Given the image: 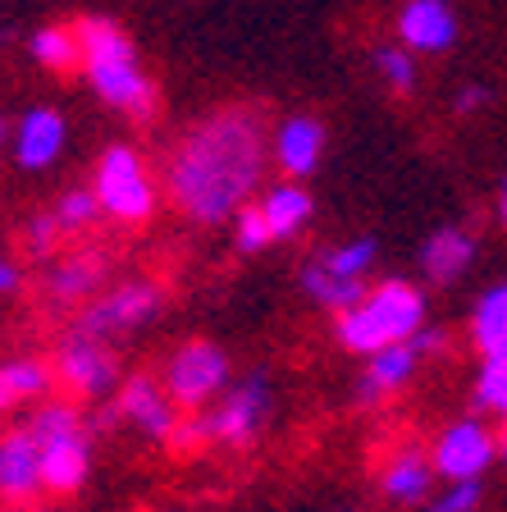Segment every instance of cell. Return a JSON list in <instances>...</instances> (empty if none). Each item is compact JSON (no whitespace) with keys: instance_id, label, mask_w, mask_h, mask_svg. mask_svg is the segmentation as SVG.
I'll list each match as a JSON object with an SVG mask.
<instances>
[{"instance_id":"obj_1","label":"cell","mask_w":507,"mask_h":512,"mask_svg":"<svg viewBox=\"0 0 507 512\" xmlns=\"http://www.w3.org/2000/svg\"><path fill=\"white\" fill-rule=\"evenodd\" d=\"M270 133L256 106H224L174 142L165 165L169 202L197 224H224L247 206L265 174Z\"/></svg>"},{"instance_id":"obj_2","label":"cell","mask_w":507,"mask_h":512,"mask_svg":"<svg viewBox=\"0 0 507 512\" xmlns=\"http://www.w3.org/2000/svg\"><path fill=\"white\" fill-rule=\"evenodd\" d=\"M78 46H83V69L92 92L110 110L128 119H147L156 110V87L138 60V46L119 23L110 19H78Z\"/></svg>"},{"instance_id":"obj_3","label":"cell","mask_w":507,"mask_h":512,"mask_svg":"<svg viewBox=\"0 0 507 512\" xmlns=\"http://www.w3.org/2000/svg\"><path fill=\"white\" fill-rule=\"evenodd\" d=\"M425 325V293L402 279H384L357 302V307L338 311V339L348 352H375L384 343L412 339Z\"/></svg>"},{"instance_id":"obj_4","label":"cell","mask_w":507,"mask_h":512,"mask_svg":"<svg viewBox=\"0 0 507 512\" xmlns=\"http://www.w3.org/2000/svg\"><path fill=\"white\" fill-rule=\"evenodd\" d=\"M42 448V480L51 494H74L87 480V467H92V435H87L78 407L60 403H42L37 412L23 421Z\"/></svg>"},{"instance_id":"obj_5","label":"cell","mask_w":507,"mask_h":512,"mask_svg":"<svg viewBox=\"0 0 507 512\" xmlns=\"http://www.w3.org/2000/svg\"><path fill=\"white\" fill-rule=\"evenodd\" d=\"M92 188L106 206V215H115L124 224H142L156 215V183H151L147 165L133 147H106Z\"/></svg>"},{"instance_id":"obj_6","label":"cell","mask_w":507,"mask_h":512,"mask_svg":"<svg viewBox=\"0 0 507 512\" xmlns=\"http://www.w3.org/2000/svg\"><path fill=\"white\" fill-rule=\"evenodd\" d=\"M224 384H229V357H224L211 339L183 343V348L169 357V366H165V389H169V398H174L183 412L206 407Z\"/></svg>"},{"instance_id":"obj_7","label":"cell","mask_w":507,"mask_h":512,"mask_svg":"<svg viewBox=\"0 0 507 512\" xmlns=\"http://www.w3.org/2000/svg\"><path fill=\"white\" fill-rule=\"evenodd\" d=\"M55 380H64L69 394L78 398H106L119 384V362L106 339H96V334L74 325L60 343V357H55Z\"/></svg>"},{"instance_id":"obj_8","label":"cell","mask_w":507,"mask_h":512,"mask_svg":"<svg viewBox=\"0 0 507 512\" xmlns=\"http://www.w3.org/2000/svg\"><path fill=\"white\" fill-rule=\"evenodd\" d=\"M156 311H160V288L147 284V279H133V284L110 288L106 298H96L92 307L78 316V330L110 343V339H119V334L142 330Z\"/></svg>"},{"instance_id":"obj_9","label":"cell","mask_w":507,"mask_h":512,"mask_svg":"<svg viewBox=\"0 0 507 512\" xmlns=\"http://www.w3.org/2000/svg\"><path fill=\"white\" fill-rule=\"evenodd\" d=\"M439 339L444 334L439 330H416L412 339H398V343H384V348H375L366 357V375H361V384H357V403H380V398H389V394H398L402 384L412 380V371H416V362H421L425 352H434L439 348Z\"/></svg>"},{"instance_id":"obj_10","label":"cell","mask_w":507,"mask_h":512,"mask_svg":"<svg viewBox=\"0 0 507 512\" xmlns=\"http://www.w3.org/2000/svg\"><path fill=\"white\" fill-rule=\"evenodd\" d=\"M206 416V430H211V444H252L256 430L265 426V416H270V384L265 375H247L238 389L215 403V412H201Z\"/></svg>"},{"instance_id":"obj_11","label":"cell","mask_w":507,"mask_h":512,"mask_svg":"<svg viewBox=\"0 0 507 512\" xmlns=\"http://www.w3.org/2000/svg\"><path fill=\"white\" fill-rule=\"evenodd\" d=\"M430 458L444 480H480L489 471V462L498 458V439L485 421L466 416V421H453L444 435L434 439Z\"/></svg>"},{"instance_id":"obj_12","label":"cell","mask_w":507,"mask_h":512,"mask_svg":"<svg viewBox=\"0 0 507 512\" xmlns=\"http://www.w3.org/2000/svg\"><path fill=\"white\" fill-rule=\"evenodd\" d=\"M64 142H69V124H64L60 110L28 106L19 119H14L10 151H14V160H19V170H28V174L51 170L55 160L64 156Z\"/></svg>"},{"instance_id":"obj_13","label":"cell","mask_w":507,"mask_h":512,"mask_svg":"<svg viewBox=\"0 0 507 512\" xmlns=\"http://www.w3.org/2000/svg\"><path fill=\"white\" fill-rule=\"evenodd\" d=\"M115 416L133 421V426H138L147 439H160V444H169V435H174V426H179L183 412H179V403L169 398L165 384L147 380V375H133V380L119 384Z\"/></svg>"},{"instance_id":"obj_14","label":"cell","mask_w":507,"mask_h":512,"mask_svg":"<svg viewBox=\"0 0 507 512\" xmlns=\"http://www.w3.org/2000/svg\"><path fill=\"white\" fill-rule=\"evenodd\" d=\"M46 490L42 480V448L28 426L0 435V499L5 503H32Z\"/></svg>"},{"instance_id":"obj_15","label":"cell","mask_w":507,"mask_h":512,"mask_svg":"<svg viewBox=\"0 0 507 512\" xmlns=\"http://www.w3.org/2000/svg\"><path fill=\"white\" fill-rule=\"evenodd\" d=\"M398 42L416 55H444L457 42V10L448 0H407L398 10Z\"/></svg>"},{"instance_id":"obj_16","label":"cell","mask_w":507,"mask_h":512,"mask_svg":"<svg viewBox=\"0 0 507 512\" xmlns=\"http://www.w3.org/2000/svg\"><path fill=\"white\" fill-rule=\"evenodd\" d=\"M270 156L288 179H307L325 156V124L316 115H288L284 124L270 133Z\"/></svg>"},{"instance_id":"obj_17","label":"cell","mask_w":507,"mask_h":512,"mask_svg":"<svg viewBox=\"0 0 507 512\" xmlns=\"http://www.w3.org/2000/svg\"><path fill=\"white\" fill-rule=\"evenodd\" d=\"M110 261L101 252H74L64 256L60 266L46 270V302L51 307H74V302H87L101 293L106 284Z\"/></svg>"},{"instance_id":"obj_18","label":"cell","mask_w":507,"mask_h":512,"mask_svg":"<svg viewBox=\"0 0 507 512\" xmlns=\"http://www.w3.org/2000/svg\"><path fill=\"white\" fill-rule=\"evenodd\" d=\"M384 499L398 503V508H412V503H425L434 485V458L421 453V448H398L384 467Z\"/></svg>"},{"instance_id":"obj_19","label":"cell","mask_w":507,"mask_h":512,"mask_svg":"<svg viewBox=\"0 0 507 512\" xmlns=\"http://www.w3.org/2000/svg\"><path fill=\"white\" fill-rule=\"evenodd\" d=\"M476 261V234H466L462 224H444L434 229L430 243L421 247V266L434 284H453L466 266Z\"/></svg>"},{"instance_id":"obj_20","label":"cell","mask_w":507,"mask_h":512,"mask_svg":"<svg viewBox=\"0 0 507 512\" xmlns=\"http://www.w3.org/2000/svg\"><path fill=\"white\" fill-rule=\"evenodd\" d=\"M311 211H316V202H311V192L302 188L297 179L270 188V192H265V202H261V215H265V224H270V234H275V238L302 234V229H307V220H311Z\"/></svg>"},{"instance_id":"obj_21","label":"cell","mask_w":507,"mask_h":512,"mask_svg":"<svg viewBox=\"0 0 507 512\" xmlns=\"http://www.w3.org/2000/svg\"><path fill=\"white\" fill-rule=\"evenodd\" d=\"M302 288L311 293V302H320L325 311H348L366 298V275H338V270L320 266V261H307L302 266Z\"/></svg>"},{"instance_id":"obj_22","label":"cell","mask_w":507,"mask_h":512,"mask_svg":"<svg viewBox=\"0 0 507 512\" xmlns=\"http://www.w3.org/2000/svg\"><path fill=\"white\" fill-rule=\"evenodd\" d=\"M28 55L32 64H42L46 74H69L74 64H83V46H78V28H60L46 23L28 37Z\"/></svg>"},{"instance_id":"obj_23","label":"cell","mask_w":507,"mask_h":512,"mask_svg":"<svg viewBox=\"0 0 507 512\" xmlns=\"http://www.w3.org/2000/svg\"><path fill=\"white\" fill-rule=\"evenodd\" d=\"M471 339L485 357L507 352V284H494L471 311Z\"/></svg>"},{"instance_id":"obj_24","label":"cell","mask_w":507,"mask_h":512,"mask_svg":"<svg viewBox=\"0 0 507 512\" xmlns=\"http://www.w3.org/2000/svg\"><path fill=\"white\" fill-rule=\"evenodd\" d=\"M101 215H106V206H101L96 188H69L60 202H55V220H60L64 238H69V234H83V229H92Z\"/></svg>"},{"instance_id":"obj_25","label":"cell","mask_w":507,"mask_h":512,"mask_svg":"<svg viewBox=\"0 0 507 512\" xmlns=\"http://www.w3.org/2000/svg\"><path fill=\"white\" fill-rule=\"evenodd\" d=\"M476 407H485V412L507 421V352L485 357V366L476 375Z\"/></svg>"},{"instance_id":"obj_26","label":"cell","mask_w":507,"mask_h":512,"mask_svg":"<svg viewBox=\"0 0 507 512\" xmlns=\"http://www.w3.org/2000/svg\"><path fill=\"white\" fill-rule=\"evenodd\" d=\"M375 238H357V243H343V247H329V252H320L316 261L329 270H338V275H366L370 266H375Z\"/></svg>"},{"instance_id":"obj_27","label":"cell","mask_w":507,"mask_h":512,"mask_svg":"<svg viewBox=\"0 0 507 512\" xmlns=\"http://www.w3.org/2000/svg\"><path fill=\"white\" fill-rule=\"evenodd\" d=\"M375 69H380V78L393 92H412L416 87V51H407V46H380Z\"/></svg>"},{"instance_id":"obj_28","label":"cell","mask_w":507,"mask_h":512,"mask_svg":"<svg viewBox=\"0 0 507 512\" xmlns=\"http://www.w3.org/2000/svg\"><path fill=\"white\" fill-rule=\"evenodd\" d=\"M233 224H238V252H265L270 243H279L270 234V224H265L261 206H243V211L233 215Z\"/></svg>"},{"instance_id":"obj_29","label":"cell","mask_w":507,"mask_h":512,"mask_svg":"<svg viewBox=\"0 0 507 512\" xmlns=\"http://www.w3.org/2000/svg\"><path fill=\"white\" fill-rule=\"evenodd\" d=\"M480 508V480H453L444 494H434L425 512H476Z\"/></svg>"},{"instance_id":"obj_30","label":"cell","mask_w":507,"mask_h":512,"mask_svg":"<svg viewBox=\"0 0 507 512\" xmlns=\"http://www.w3.org/2000/svg\"><path fill=\"white\" fill-rule=\"evenodd\" d=\"M60 238H64L60 220H55V211H46V215H37V220L28 224L23 243H28V252H32V256H51L55 247H60Z\"/></svg>"},{"instance_id":"obj_31","label":"cell","mask_w":507,"mask_h":512,"mask_svg":"<svg viewBox=\"0 0 507 512\" xmlns=\"http://www.w3.org/2000/svg\"><path fill=\"white\" fill-rule=\"evenodd\" d=\"M480 106H489V87L485 83H471V87H462V92L453 96L457 115H471V110H480Z\"/></svg>"},{"instance_id":"obj_32","label":"cell","mask_w":507,"mask_h":512,"mask_svg":"<svg viewBox=\"0 0 507 512\" xmlns=\"http://www.w3.org/2000/svg\"><path fill=\"white\" fill-rule=\"evenodd\" d=\"M19 284H23V270H19V261H14V256H5V252H0V298H10V293H19Z\"/></svg>"},{"instance_id":"obj_33","label":"cell","mask_w":507,"mask_h":512,"mask_svg":"<svg viewBox=\"0 0 507 512\" xmlns=\"http://www.w3.org/2000/svg\"><path fill=\"white\" fill-rule=\"evenodd\" d=\"M14 403H19V389H14L10 371L0 366V412H5V407H14Z\"/></svg>"},{"instance_id":"obj_34","label":"cell","mask_w":507,"mask_h":512,"mask_svg":"<svg viewBox=\"0 0 507 512\" xmlns=\"http://www.w3.org/2000/svg\"><path fill=\"white\" fill-rule=\"evenodd\" d=\"M498 215H503V224H507V179H503V197H498Z\"/></svg>"},{"instance_id":"obj_35","label":"cell","mask_w":507,"mask_h":512,"mask_svg":"<svg viewBox=\"0 0 507 512\" xmlns=\"http://www.w3.org/2000/svg\"><path fill=\"white\" fill-rule=\"evenodd\" d=\"M5 133H10V124H5V115H0V142H5Z\"/></svg>"},{"instance_id":"obj_36","label":"cell","mask_w":507,"mask_h":512,"mask_svg":"<svg viewBox=\"0 0 507 512\" xmlns=\"http://www.w3.org/2000/svg\"><path fill=\"white\" fill-rule=\"evenodd\" d=\"M498 453H503V462H507V435H503V439H498Z\"/></svg>"},{"instance_id":"obj_37","label":"cell","mask_w":507,"mask_h":512,"mask_svg":"<svg viewBox=\"0 0 507 512\" xmlns=\"http://www.w3.org/2000/svg\"><path fill=\"white\" fill-rule=\"evenodd\" d=\"M10 512H23V503H14V508H10Z\"/></svg>"}]
</instances>
